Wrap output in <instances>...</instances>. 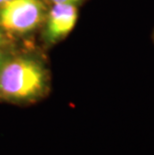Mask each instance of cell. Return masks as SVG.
<instances>
[{
    "instance_id": "cell-1",
    "label": "cell",
    "mask_w": 154,
    "mask_h": 155,
    "mask_svg": "<svg viewBox=\"0 0 154 155\" xmlns=\"http://www.w3.org/2000/svg\"><path fill=\"white\" fill-rule=\"evenodd\" d=\"M46 79L40 62L10 56L0 68V97L12 101L32 100L44 92Z\"/></svg>"
},
{
    "instance_id": "cell-2",
    "label": "cell",
    "mask_w": 154,
    "mask_h": 155,
    "mask_svg": "<svg viewBox=\"0 0 154 155\" xmlns=\"http://www.w3.org/2000/svg\"><path fill=\"white\" fill-rule=\"evenodd\" d=\"M44 16L45 6L41 0H9L0 5V26L12 33L34 30Z\"/></svg>"
},
{
    "instance_id": "cell-3",
    "label": "cell",
    "mask_w": 154,
    "mask_h": 155,
    "mask_svg": "<svg viewBox=\"0 0 154 155\" xmlns=\"http://www.w3.org/2000/svg\"><path fill=\"white\" fill-rule=\"evenodd\" d=\"M77 19L78 9L75 4H52L47 15L45 39L51 43H54L66 37L73 30Z\"/></svg>"
},
{
    "instance_id": "cell-4",
    "label": "cell",
    "mask_w": 154,
    "mask_h": 155,
    "mask_svg": "<svg viewBox=\"0 0 154 155\" xmlns=\"http://www.w3.org/2000/svg\"><path fill=\"white\" fill-rule=\"evenodd\" d=\"M10 56H11L10 53H8L6 50H3L2 48L0 49V68H1L2 65L4 64V62L7 60Z\"/></svg>"
},
{
    "instance_id": "cell-5",
    "label": "cell",
    "mask_w": 154,
    "mask_h": 155,
    "mask_svg": "<svg viewBox=\"0 0 154 155\" xmlns=\"http://www.w3.org/2000/svg\"><path fill=\"white\" fill-rule=\"evenodd\" d=\"M82 0H49V2H51L52 4H56V3H67V4H75L79 3Z\"/></svg>"
},
{
    "instance_id": "cell-6",
    "label": "cell",
    "mask_w": 154,
    "mask_h": 155,
    "mask_svg": "<svg viewBox=\"0 0 154 155\" xmlns=\"http://www.w3.org/2000/svg\"><path fill=\"white\" fill-rule=\"evenodd\" d=\"M6 44V36L4 33V30L0 26V49L3 48V46Z\"/></svg>"
},
{
    "instance_id": "cell-7",
    "label": "cell",
    "mask_w": 154,
    "mask_h": 155,
    "mask_svg": "<svg viewBox=\"0 0 154 155\" xmlns=\"http://www.w3.org/2000/svg\"><path fill=\"white\" fill-rule=\"evenodd\" d=\"M9 0H0V5H2V4H4V3L6 2H8Z\"/></svg>"
},
{
    "instance_id": "cell-8",
    "label": "cell",
    "mask_w": 154,
    "mask_h": 155,
    "mask_svg": "<svg viewBox=\"0 0 154 155\" xmlns=\"http://www.w3.org/2000/svg\"><path fill=\"white\" fill-rule=\"evenodd\" d=\"M152 40L154 42V30H153V33H152Z\"/></svg>"
}]
</instances>
